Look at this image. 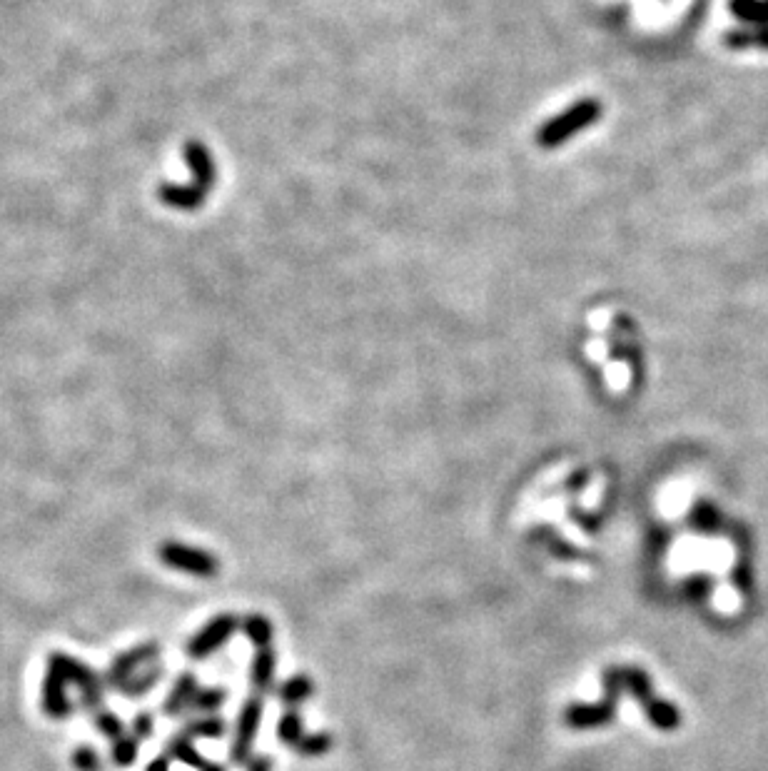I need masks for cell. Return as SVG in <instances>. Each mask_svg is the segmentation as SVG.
Instances as JSON below:
<instances>
[{"instance_id": "obj_29", "label": "cell", "mask_w": 768, "mask_h": 771, "mask_svg": "<svg viewBox=\"0 0 768 771\" xmlns=\"http://www.w3.org/2000/svg\"><path fill=\"white\" fill-rule=\"evenodd\" d=\"M202 771H225V769H222L220 764H212V762H210V764H207V767L202 769Z\"/></svg>"}, {"instance_id": "obj_25", "label": "cell", "mask_w": 768, "mask_h": 771, "mask_svg": "<svg viewBox=\"0 0 768 771\" xmlns=\"http://www.w3.org/2000/svg\"><path fill=\"white\" fill-rule=\"evenodd\" d=\"M75 769L80 771H98L100 769V757L93 747H80L73 754Z\"/></svg>"}, {"instance_id": "obj_11", "label": "cell", "mask_w": 768, "mask_h": 771, "mask_svg": "<svg viewBox=\"0 0 768 771\" xmlns=\"http://www.w3.org/2000/svg\"><path fill=\"white\" fill-rule=\"evenodd\" d=\"M275 667H277V657L275 652H272V647L257 649L255 659H252V672H250L255 694L270 692L272 684H275Z\"/></svg>"}, {"instance_id": "obj_19", "label": "cell", "mask_w": 768, "mask_h": 771, "mask_svg": "<svg viewBox=\"0 0 768 771\" xmlns=\"http://www.w3.org/2000/svg\"><path fill=\"white\" fill-rule=\"evenodd\" d=\"M227 699V692L220 687H212V689H197L195 697H192L190 702V709H195V712H217V709L225 704Z\"/></svg>"}, {"instance_id": "obj_2", "label": "cell", "mask_w": 768, "mask_h": 771, "mask_svg": "<svg viewBox=\"0 0 768 771\" xmlns=\"http://www.w3.org/2000/svg\"><path fill=\"white\" fill-rule=\"evenodd\" d=\"M601 118V103L599 100H579L569 110L559 113L557 118L544 123L537 133V145L539 148H557V145L567 143L574 133L589 128L596 120Z\"/></svg>"}, {"instance_id": "obj_17", "label": "cell", "mask_w": 768, "mask_h": 771, "mask_svg": "<svg viewBox=\"0 0 768 771\" xmlns=\"http://www.w3.org/2000/svg\"><path fill=\"white\" fill-rule=\"evenodd\" d=\"M731 13L746 23H768V0H731Z\"/></svg>"}, {"instance_id": "obj_13", "label": "cell", "mask_w": 768, "mask_h": 771, "mask_svg": "<svg viewBox=\"0 0 768 771\" xmlns=\"http://www.w3.org/2000/svg\"><path fill=\"white\" fill-rule=\"evenodd\" d=\"M163 674H165L163 664L153 662V664H150V667L140 669V672L135 674L133 679H128V684H125V687L120 689V694H125V697H128V699L145 697V694L153 692V689L158 687L160 679H163Z\"/></svg>"}, {"instance_id": "obj_18", "label": "cell", "mask_w": 768, "mask_h": 771, "mask_svg": "<svg viewBox=\"0 0 768 771\" xmlns=\"http://www.w3.org/2000/svg\"><path fill=\"white\" fill-rule=\"evenodd\" d=\"M183 732L192 739H220L225 734V722L220 717H202L188 722Z\"/></svg>"}, {"instance_id": "obj_20", "label": "cell", "mask_w": 768, "mask_h": 771, "mask_svg": "<svg viewBox=\"0 0 768 771\" xmlns=\"http://www.w3.org/2000/svg\"><path fill=\"white\" fill-rule=\"evenodd\" d=\"M726 45L729 48H749V45H764L768 48V28L761 25L759 30H734L726 35Z\"/></svg>"}, {"instance_id": "obj_8", "label": "cell", "mask_w": 768, "mask_h": 771, "mask_svg": "<svg viewBox=\"0 0 768 771\" xmlns=\"http://www.w3.org/2000/svg\"><path fill=\"white\" fill-rule=\"evenodd\" d=\"M183 155H185V163H188V168L192 170V175H195V183L200 185L202 190L210 193L217 178L215 160H212L210 150H207L200 140H190V143H185Z\"/></svg>"}, {"instance_id": "obj_27", "label": "cell", "mask_w": 768, "mask_h": 771, "mask_svg": "<svg viewBox=\"0 0 768 771\" xmlns=\"http://www.w3.org/2000/svg\"><path fill=\"white\" fill-rule=\"evenodd\" d=\"M247 769L250 771H272V762H270V757H255Z\"/></svg>"}, {"instance_id": "obj_12", "label": "cell", "mask_w": 768, "mask_h": 771, "mask_svg": "<svg viewBox=\"0 0 768 771\" xmlns=\"http://www.w3.org/2000/svg\"><path fill=\"white\" fill-rule=\"evenodd\" d=\"M165 757L175 759V762H180V764H188V767L197 769V771H202V769L207 767V764H210L195 749V739L188 737V734H185V732L175 734V737L170 739L168 747H165Z\"/></svg>"}, {"instance_id": "obj_3", "label": "cell", "mask_w": 768, "mask_h": 771, "mask_svg": "<svg viewBox=\"0 0 768 771\" xmlns=\"http://www.w3.org/2000/svg\"><path fill=\"white\" fill-rule=\"evenodd\" d=\"M160 562L165 567H173L178 572H188L195 574V577H215L220 572V562L212 552H205V549L197 547H188V544L180 542H165L160 544Z\"/></svg>"}, {"instance_id": "obj_24", "label": "cell", "mask_w": 768, "mask_h": 771, "mask_svg": "<svg viewBox=\"0 0 768 771\" xmlns=\"http://www.w3.org/2000/svg\"><path fill=\"white\" fill-rule=\"evenodd\" d=\"M691 524H694L696 529H701V532H711V529L719 527V512L711 505H706V502H699V505L694 507V512H691Z\"/></svg>"}, {"instance_id": "obj_26", "label": "cell", "mask_w": 768, "mask_h": 771, "mask_svg": "<svg viewBox=\"0 0 768 771\" xmlns=\"http://www.w3.org/2000/svg\"><path fill=\"white\" fill-rule=\"evenodd\" d=\"M155 732V717L150 712H140L133 719V737L135 739H150Z\"/></svg>"}, {"instance_id": "obj_4", "label": "cell", "mask_w": 768, "mask_h": 771, "mask_svg": "<svg viewBox=\"0 0 768 771\" xmlns=\"http://www.w3.org/2000/svg\"><path fill=\"white\" fill-rule=\"evenodd\" d=\"M262 719V694H252L240 709V717H237V729H235V742H232L230 759L235 767H250L252 757V744H255L257 729H260Z\"/></svg>"}, {"instance_id": "obj_21", "label": "cell", "mask_w": 768, "mask_h": 771, "mask_svg": "<svg viewBox=\"0 0 768 771\" xmlns=\"http://www.w3.org/2000/svg\"><path fill=\"white\" fill-rule=\"evenodd\" d=\"M135 759H138V739L123 734L120 739L113 742V762L118 767H133Z\"/></svg>"}, {"instance_id": "obj_10", "label": "cell", "mask_w": 768, "mask_h": 771, "mask_svg": "<svg viewBox=\"0 0 768 771\" xmlns=\"http://www.w3.org/2000/svg\"><path fill=\"white\" fill-rule=\"evenodd\" d=\"M195 692H197V677L192 672H183L178 679H175L168 697H165L163 712L170 714V717H180V714L190 707Z\"/></svg>"}, {"instance_id": "obj_7", "label": "cell", "mask_w": 768, "mask_h": 771, "mask_svg": "<svg viewBox=\"0 0 768 771\" xmlns=\"http://www.w3.org/2000/svg\"><path fill=\"white\" fill-rule=\"evenodd\" d=\"M43 712L48 714L50 719H68L73 714V702L68 699V684L60 674L50 672L45 669V679H43Z\"/></svg>"}, {"instance_id": "obj_23", "label": "cell", "mask_w": 768, "mask_h": 771, "mask_svg": "<svg viewBox=\"0 0 768 771\" xmlns=\"http://www.w3.org/2000/svg\"><path fill=\"white\" fill-rule=\"evenodd\" d=\"M95 724H98L100 732H103L108 739H113V742L125 734V727H123V722H120L118 714L108 712V709H100V712H95Z\"/></svg>"}, {"instance_id": "obj_5", "label": "cell", "mask_w": 768, "mask_h": 771, "mask_svg": "<svg viewBox=\"0 0 768 771\" xmlns=\"http://www.w3.org/2000/svg\"><path fill=\"white\" fill-rule=\"evenodd\" d=\"M158 657H160L158 642L138 644V647L128 649V652L118 654V657L113 659V664H110L108 674H105V684H108L110 689H115V692H120V689L128 684V679H133L140 669L158 662Z\"/></svg>"}, {"instance_id": "obj_6", "label": "cell", "mask_w": 768, "mask_h": 771, "mask_svg": "<svg viewBox=\"0 0 768 771\" xmlns=\"http://www.w3.org/2000/svg\"><path fill=\"white\" fill-rule=\"evenodd\" d=\"M237 627H240V622H237L235 614H217L215 619H210V622L190 639L185 649H188L192 659L210 657L212 652H217V649L230 642L232 634L237 632Z\"/></svg>"}, {"instance_id": "obj_16", "label": "cell", "mask_w": 768, "mask_h": 771, "mask_svg": "<svg viewBox=\"0 0 768 771\" xmlns=\"http://www.w3.org/2000/svg\"><path fill=\"white\" fill-rule=\"evenodd\" d=\"M312 679L305 677V674H297V677H292L290 682H285L280 687V699L287 704V707L295 709L297 704L305 702L307 697L312 694Z\"/></svg>"}, {"instance_id": "obj_22", "label": "cell", "mask_w": 768, "mask_h": 771, "mask_svg": "<svg viewBox=\"0 0 768 771\" xmlns=\"http://www.w3.org/2000/svg\"><path fill=\"white\" fill-rule=\"evenodd\" d=\"M295 749L302 754V757H320V754L330 752L332 749V737L325 732L305 734V739H302Z\"/></svg>"}, {"instance_id": "obj_9", "label": "cell", "mask_w": 768, "mask_h": 771, "mask_svg": "<svg viewBox=\"0 0 768 771\" xmlns=\"http://www.w3.org/2000/svg\"><path fill=\"white\" fill-rule=\"evenodd\" d=\"M205 198H207V190H202L197 183H192V185L163 183L158 188L160 203L168 205V208H175V210H188V213L202 208Z\"/></svg>"}, {"instance_id": "obj_15", "label": "cell", "mask_w": 768, "mask_h": 771, "mask_svg": "<svg viewBox=\"0 0 768 771\" xmlns=\"http://www.w3.org/2000/svg\"><path fill=\"white\" fill-rule=\"evenodd\" d=\"M277 737H280L282 744H287V747L292 749L305 739V729H302V719L300 714H297V709H287V712L282 714L280 724H277Z\"/></svg>"}, {"instance_id": "obj_14", "label": "cell", "mask_w": 768, "mask_h": 771, "mask_svg": "<svg viewBox=\"0 0 768 771\" xmlns=\"http://www.w3.org/2000/svg\"><path fill=\"white\" fill-rule=\"evenodd\" d=\"M242 632L247 634V639H250L257 649L270 647L272 624L270 619L262 617V614H250V617H245V622H242Z\"/></svg>"}, {"instance_id": "obj_1", "label": "cell", "mask_w": 768, "mask_h": 771, "mask_svg": "<svg viewBox=\"0 0 768 771\" xmlns=\"http://www.w3.org/2000/svg\"><path fill=\"white\" fill-rule=\"evenodd\" d=\"M48 669L50 672L60 674L65 679V684H73L80 692V702L88 712H100L103 709V679L98 677L93 667L83 664L80 659L70 657V654L53 652L48 657Z\"/></svg>"}, {"instance_id": "obj_28", "label": "cell", "mask_w": 768, "mask_h": 771, "mask_svg": "<svg viewBox=\"0 0 768 771\" xmlns=\"http://www.w3.org/2000/svg\"><path fill=\"white\" fill-rule=\"evenodd\" d=\"M145 771H170V759L168 757H158L148 764Z\"/></svg>"}]
</instances>
